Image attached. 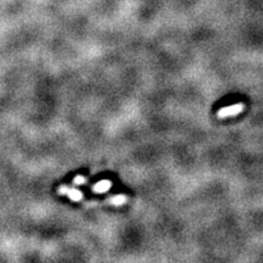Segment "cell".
<instances>
[{"label":"cell","instance_id":"6da1fadb","mask_svg":"<svg viewBox=\"0 0 263 263\" xmlns=\"http://www.w3.org/2000/svg\"><path fill=\"white\" fill-rule=\"evenodd\" d=\"M244 104H235V105H230V106L223 107L218 111V117L219 118H224V117H229V116H235L244 110Z\"/></svg>","mask_w":263,"mask_h":263},{"label":"cell","instance_id":"7a4b0ae2","mask_svg":"<svg viewBox=\"0 0 263 263\" xmlns=\"http://www.w3.org/2000/svg\"><path fill=\"white\" fill-rule=\"evenodd\" d=\"M59 192L61 194H65V195H67L70 197L71 200H73V201H80V200L83 199V194L80 190L77 189H72V188H68V186H61L60 189H59Z\"/></svg>","mask_w":263,"mask_h":263},{"label":"cell","instance_id":"3957f363","mask_svg":"<svg viewBox=\"0 0 263 263\" xmlns=\"http://www.w3.org/2000/svg\"><path fill=\"white\" fill-rule=\"evenodd\" d=\"M111 185H112V183L110 180H101V182L95 184L93 186V190L95 193H105L111 188Z\"/></svg>","mask_w":263,"mask_h":263},{"label":"cell","instance_id":"277c9868","mask_svg":"<svg viewBox=\"0 0 263 263\" xmlns=\"http://www.w3.org/2000/svg\"><path fill=\"white\" fill-rule=\"evenodd\" d=\"M126 201H127L126 195H117V196H115V197H112V199L110 200V202L112 203V205H115V206L123 205V203L126 202Z\"/></svg>","mask_w":263,"mask_h":263},{"label":"cell","instance_id":"5b68a950","mask_svg":"<svg viewBox=\"0 0 263 263\" xmlns=\"http://www.w3.org/2000/svg\"><path fill=\"white\" fill-rule=\"evenodd\" d=\"M73 183L76 184V185H82V184L85 183V178L83 176H78V177H76V178H74Z\"/></svg>","mask_w":263,"mask_h":263}]
</instances>
